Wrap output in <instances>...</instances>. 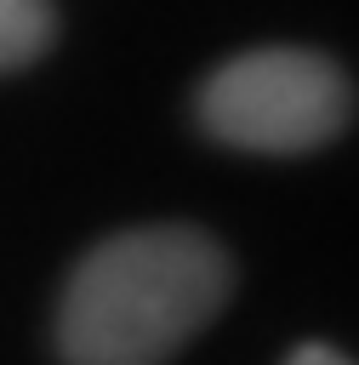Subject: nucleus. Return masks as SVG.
Masks as SVG:
<instances>
[{
	"label": "nucleus",
	"mask_w": 359,
	"mask_h": 365,
	"mask_svg": "<svg viewBox=\"0 0 359 365\" xmlns=\"http://www.w3.org/2000/svg\"><path fill=\"white\" fill-rule=\"evenodd\" d=\"M234 297V257L188 222L97 240L63 285V365H165Z\"/></svg>",
	"instance_id": "nucleus-1"
},
{
	"label": "nucleus",
	"mask_w": 359,
	"mask_h": 365,
	"mask_svg": "<svg viewBox=\"0 0 359 365\" xmlns=\"http://www.w3.org/2000/svg\"><path fill=\"white\" fill-rule=\"evenodd\" d=\"M353 114L348 74L302 46H268L228 57L199 86V125L245 154L325 148Z\"/></svg>",
	"instance_id": "nucleus-2"
},
{
	"label": "nucleus",
	"mask_w": 359,
	"mask_h": 365,
	"mask_svg": "<svg viewBox=\"0 0 359 365\" xmlns=\"http://www.w3.org/2000/svg\"><path fill=\"white\" fill-rule=\"evenodd\" d=\"M51 34H57L51 0H0V74L28 68L34 57H46Z\"/></svg>",
	"instance_id": "nucleus-3"
},
{
	"label": "nucleus",
	"mask_w": 359,
	"mask_h": 365,
	"mask_svg": "<svg viewBox=\"0 0 359 365\" xmlns=\"http://www.w3.org/2000/svg\"><path fill=\"white\" fill-rule=\"evenodd\" d=\"M285 365H353V359L342 348H331V342H302V348L285 354Z\"/></svg>",
	"instance_id": "nucleus-4"
}]
</instances>
